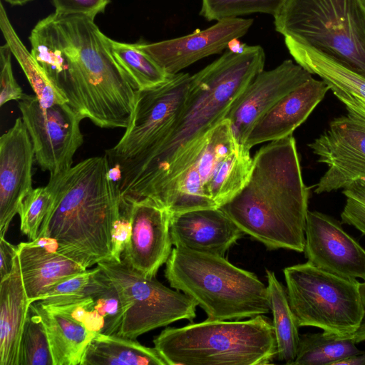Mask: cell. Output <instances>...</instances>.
<instances>
[{
  "instance_id": "6da1fadb",
  "label": "cell",
  "mask_w": 365,
  "mask_h": 365,
  "mask_svg": "<svg viewBox=\"0 0 365 365\" xmlns=\"http://www.w3.org/2000/svg\"><path fill=\"white\" fill-rule=\"evenodd\" d=\"M264 63L263 48L246 45L241 52L227 49L191 76L187 101L168 136L143 155L113 167L121 197L149 198L157 203Z\"/></svg>"
},
{
  "instance_id": "7a4b0ae2",
  "label": "cell",
  "mask_w": 365,
  "mask_h": 365,
  "mask_svg": "<svg viewBox=\"0 0 365 365\" xmlns=\"http://www.w3.org/2000/svg\"><path fill=\"white\" fill-rule=\"evenodd\" d=\"M309 197L292 135L257 151L247 183L220 208L268 250L303 252Z\"/></svg>"
},
{
  "instance_id": "3957f363",
  "label": "cell",
  "mask_w": 365,
  "mask_h": 365,
  "mask_svg": "<svg viewBox=\"0 0 365 365\" xmlns=\"http://www.w3.org/2000/svg\"><path fill=\"white\" fill-rule=\"evenodd\" d=\"M46 185L52 201L38 237L55 240L63 255L86 269L113 260L112 230L121 195L107 155L50 176Z\"/></svg>"
},
{
  "instance_id": "277c9868",
  "label": "cell",
  "mask_w": 365,
  "mask_h": 365,
  "mask_svg": "<svg viewBox=\"0 0 365 365\" xmlns=\"http://www.w3.org/2000/svg\"><path fill=\"white\" fill-rule=\"evenodd\" d=\"M51 16L73 54L71 69L59 86L68 103L100 128H126L137 91L113 56L109 37L88 16Z\"/></svg>"
},
{
  "instance_id": "5b68a950",
  "label": "cell",
  "mask_w": 365,
  "mask_h": 365,
  "mask_svg": "<svg viewBox=\"0 0 365 365\" xmlns=\"http://www.w3.org/2000/svg\"><path fill=\"white\" fill-rule=\"evenodd\" d=\"M165 277L171 287L193 299L209 319L239 320L271 311L267 286L225 256L175 247Z\"/></svg>"
},
{
  "instance_id": "8992f818",
  "label": "cell",
  "mask_w": 365,
  "mask_h": 365,
  "mask_svg": "<svg viewBox=\"0 0 365 365\" xmlns=\"http://www.w3.org/2000/svg\"><path fill=\"white\" fill-rule=\"evenodd\" d=\"M153 344L167 365H265L277 354L274 326L264 315L167 327Z\"/></svg>"
},
{
  "instance_id": "52a82bcc",
  "label": "cell",
  "mask_w": 365,
  "mask_h": 365,
  "mask_svg": "<svg viewBox=\"0 0 365 365\" xmlns=\"http://www.w3.org/2000/svg\"><path fill=\"white\" fill-rule=\"evenodd\" d=\"M250 150L236 138L225 118L207 134L199 152L170 182L158 204L170 215L220 207L247 183L252 170Z\"/></svg>"
},
{
  "instance_id": "ba28073f",
  "label": "cell",
  "mask_w": 365,
  "mask_h": 365,
  "mask_svg": "<svg viewBox=\"0 0 365 365\" xmlns=\"http://www.w3.org/2000/svg\"><path fill=\"white\" fill-rule=\"evenodd\" d=\"M275 30L365 76V10L361 0H286Z\"/></svg>"
},
{
  "instance_id": "9c48e42d",
  "label": "cell",
  "mask_w": 365,
  "mask_h": 365,
  "mask_svg": "<svg viewBox=\"0 0 365 365\" xmlns=\"http://www.w3.org/2000/svg\"><path fill=\"white\" fill-rule=\"evenodd\" d=\"M290 307L300 327L352 335L363 311L356 279L324 271L309 262L283 269Z\"/></svg>"
},
{
  "instance_id": "30bf717a",
  "label": "cell",
  "mask_w": 365,
  "mask_h": 365,
  "mask_svg": "<svg viewBox=\"0 0 365 365\" xmlns=\"http://www.w3.org/2000/svg\"><path fill=\"white\" fill-rule=\"evenodd\" d=\"M119 291L125 309L116 335L133 339L153 329L196 317V302L178 290L171 289L155 277H147L123 262L115 260L97 264Z\"/></svg>"
},
{
  "instance_id": "8fae6325",
  "label": "cell",
  "mask_w": 365,
  "mask_h": 365,
  "mask_svg": "<svg viewBox=\"0 0 365 365\" xmlns=\"http://www.w3.org/2000/svg\"><path fill=\"white\" fill-rule=\"evenodd\" d=\"M191 76L178 73L160 86L138 91L133 114L120 140L106 150L110 166L138 158L161 143L180 115Z\"/></svg>"
},
{
  "instance_id": "7c38bea8",
  "label": "cell",
  "mask_w": 365,
  "mask_h": 365,
  "mask_svg": "<svg viewBox=\"0 0 365 365\" xmlns=\"http://www.w3.org/2000/svg\"><path fill=\"white\" fill-rule=\"evenodd\" d=\"M18 107L40 168L50 176L70 169L83 143L80 126L83 116L68 103L43 106L35 94L24 93Z\"/></svg>"
},
{
  "instance_id": "4fadbf2b",
  "label": "cell",
  "mask_w": 365,
  "mask_h": 365,
  "mask_svg": "<svg viewBox=\"0 0 365 365\" xmlns=\"http://www.w3.org/2000/svg\"><path fill=\"white\" fill-rule=\"evenodd\" d=\"M346 110L308 144L317 161L327 167L314 186L317 194L344 190L365 180V118Z\"/></svg>"
},
{
  "instance_id": "5bb4252c",
  "label": "cell",
  "mask_w": 365,
  "mask_h": 365,
  "mask_svg": "<svg viewBox=\"0 0 365 365\" xmlns=\"http://www.w3.org/2000/svg\"><path fill=\"white\" fill-rule=\"evenodd\" d=\"M303 252L307 262L324 271L365 280V249L328 215L308 211Z\"/></svg>"
},
{
  "instance_id": "9a60e30c",
  "label": "cell",
  "mask_w": 365,
  "mask_h": 365,
  "mask_svg": "<svg viewBox=\"0 0 365 365\" xmlns=\"http://www.w3.org/2000/svg\"><path fill=\"white\" fill-rule=\"evenodd\" d=\"M124 199L129 203L132 232L121 262L145 277H155L173 250L170 214L149 198Z\"/></svg>"
},
{
  "instance_id": "2e32d148",
  "label": "cell",
  "mask_w": 365,
  "mask_h": 365,
  "mask_svg": "<svg viewBox=\"0 0 365 365\" xmlns=\"http://www.w3.org/2000/svg\"><path fill=\"white\" fill-rule=\"evenodd\" d=\"M253 22L252 19H225L206 29H197L181 37L136 45L167 73L175 75L203 58L228 48L232 41L247 33Z\"/></svg>"
},
{
  "instance_id": "e0dca14e",
  "label": "cell",
  "mask_w": 365,
  "mask_h": 365,
  "mask_svg": "<svg viewBox=\"0 0 365 365\" xmlns=\"http://www.w3.org/2000/svg\"><path fill=\"white\" fill-rule=\"evenodd\" d=\"M312 77L311 73L290 59L258 73L225 116L237 140L244 145L256 123L284 96Z\"/></svg>"
},
{
  "instance_id": "ac0fdd59",
  "label": "cell",
  "mask_w": 365,
  "mask_h": 365,
  "mask_svg": "<svg viewBox=\"0 0 365 365\" xmlns=\"http://www.w3.org/2000/svg\"><path fill=\"white\" fill-rule=\"evenodd\" d=\"M33 144L21 118L0 138V238L19 212L24 197L33 190Z\"/></svg>"
},
{
  "instance_id": "d6986e66",
  "label": "cell",
  "mask_w": 365,
  "mask_h": 365,
  "mask_svg": "<svg viewBox=\"0 0 365 365\" xmlns=\"http://www.w3.org/2000/svg\"><path fill=\"white\" fill-rule=\"evenodd\" d=\"M44 307L104 334H118L125 312L118 289L98 265L80 297Z\"/></svg>"
},
{
  "instance_id": "ffe728a7",
  "label": "cell",
  "mask_w": 365,
  "mask_h": 365,
  "mask_svg": "<svg viewBox=\"0 0 365 365\" xmlns=\"http://www.w3.org/2000/svg\"><path fill=\"white\" fill-rule=\"evenodd\" d=\"M173 245L225 256L244 233L220 208H203L170 215Z\"/></svg>"
},
{
  "instance_id": "44dd1931",
  "label": "cell",
  "mask_w": 365,
  "mask_h": 365,
  "mask_svg": "<svg viewBox=\"0 0 365 365\" xmlns=\"http://www.w3.org/2000/svg\"><path fill=\"white\" fill-rule=\"evenodd\" d=\"M329 86L312 77L279 101L253 126L244 145L250 150L265 142L289 135L302 125L323 100Z\"/></svg>"
},
{
  "instance_id": "7402d4cb",
  "label": "cell",
  "mask_w": 365,
  "mask_h": 365,
  "mask_svg": "<svg viewBox=\"0 0 365 365\" xmlns=\"http://www.w3.org/2000/svg\"><path fill=\"white\" fill-rule=\"evenodd\" d=\"M18 245L22 279L30 304L54 284L87 269L62 253L32 241Z\"/></svg>"
},
{
  "instance_id": "603a6c76",
  "label": "cell",
  "mask_w": 365,
  "mask_h": 365,
  "mask_svg": "<svg viewBox=\"0 0 365 365\" xmlns=\"http://www.w3.org/2000/svg\"><path fill=\"white\" fill-rule=\"evenodd\" d=\"M29 305L18 255L11 274L0 282V365H18Z\"/></svg>"
},
{
  "instance_id": "cb8c5ba5",
  "label": "cell",
  "mask_w": 365,
  "mask_h": 365,
  "mask_svg": "<svg viewBox=\"0 0 365 365\" xmlns=\"http://www.w3.org/2000/svg\"><path fill=\"white\" fill-rule=\"evenodd\" d=\"M29 308L44 324L53 365H81L86 350L96 333L36 302L30 304Z\"/></svg>"
},
{
  "instance_id": "d4e9b609",
  "label": "cell",
  "mask_w": 365,
  "mask_h": 365,
  "mask_svg": "<svg viewBox=\"0 0 365 365\" xmlns=\"http://www.w3.org/2000/svg\"><path fill=\"white\" fill-rule=\"evenodd\" d=\"M81 365H167L155 349L137 339L96 333L90 341Z\"/></svg>"
},
{
  "instance_id": "484cf974",
  "label": "cell",
  "mask_w": 365,
  "mask_h": 365,
  "mask_svg": "<svg viewBox=\"0 0 365 365\" xmlns=\"http://www.w3.org/2000/svg\"><path fill=\"white\" fill-rule=\"evenodd\" d=\"M295 62L321 78L331 89L365 99V76L314 48L285 43Z\"/></svg>"
},
{
  "instance_id": "4316f807",
  "label": "cell",
  "mask_w": 365,
  "mask_h": 365,
  "mask_svg": "<svg viewBox=\"0 0 365 365\" xmlns=\"http://www.w3.org/2000/svg\"><path fill=\"white\" fill-rule=\"evenodd\" d=\"M0 29L41 103L48 107L68 103L63 93L51 81L19 37L2 3L0 4Z\"/></svg>"
},
{
  "instance_id": "83f0119b",
  "label": "cell",
  "mask_w": 365,
  "mask_h": 365,
  "mask_svg": "<svg viewBox=\"0 0 365 365\" xmlns=\"http://www.w3.org/2000/svg\"><path fill=\"white\" fill-rule=\"evenodd\" d=\"M266 277L277 343L276 357L278 361L292 365L297 354L299 326L290 307L286 287L274 272L267 269Z\"/></svg>"
},
{
  "instance_id": "f1b7e54d",
  "label": "cell",
  "mask_w": 365,
  "mask_h": 365,
  "mask_svg": "<svg viewBox=\"0 0 365 365\" xmlns=\"http://www.w3.org/2000/svg\"><path fill=\"white\" fill-rule=\"evenodd\" d=\"M352 335H339L323 331L299 335L296 357L292 365H335L361 351Z\"/></svg>"
},
{
  "instance_id": "f546056e",
  "label": "cell",
  "mask_w": 365,
  "mask_h": 365,
  "mask_svg": "<svg viewBox=\"0 0 365 365\" xmlns=\"http://www.w3.org/2000/svg\"><path fill=\"white\" fill-rule=\"evenodd\" d=\"M108 43L115 61L137 91L160 86L173 76L140 49L136 43H122L110 38Z\"/></svg>"
},
{
  "instance_id": "4dcf8cb0",
  "label": "cell",
  "mask_w": 365,
  "mask_h": 365,
  "mask_svg": "<svg viewBox=\"0 0 365 365\" xmlns=\"http://www.w3.org/2000/svg\"><path fill=\"white\" fill-rule=\"evenodd\" d=\"M18 365H53L44 324L30 308L21 336Z\"/></svg>"
},
{
  "instance_id": "1f68e13d",
  "label": "cell",
  "mask_w": 365,
  "mask_h": 365,
  "mask_svg": "<svg viewBox=\"0 0 365 365\" xmlns=\"http://www.w3.org/2000/svg\"><path fill=\"white\" fill-rule=\"evenodd\" d=\"M286 0H201L200 15L206 20L220 21L240 16L263 13L273 17Z\"/></svg>"
},
{
  "instance_id": "d6a6232c",
  "label": "cell",
  "mask_w": 365,
  "mask_h": 365,
  "mask_svg": "<svg viewBox=\"0 0 365 365\" xmlns=\"http://www.w3.org/2000/svg\"><path fill=\"white\" fill-rule=\"evenodd\" d=\"M51 201L52 194L47 185L33 188L23 200L18 212L20 228L31 241L38 237Z\"/></svg>"
},
{
  "instance_id": "836d02e7",
  "label": "cell",
  "mask_w": 365,
  "mask_h": 365,
  "mask_svg": "<svg viewBox=\"0 0 365 365\" xmlns=\"http://www.w3.org/2000/svg\"><path fill=\"white\" fill-rule=\"evenodd\" d=\"M93 271L94 268L87 269L58 282L40 296L36 302L44 307H51L80 297L88 285Z\"/></svg>"
},
{
  "instance_id": "e575fe53",
  "label": "cell",
  "mask_w": 365,
  "mask_h": 365,
  "mask_svg": "<svg viewBox=\"0 0 365 365\" xmlns=\"http://www.w3.org/2000/svg\"><path fill=\"white\" fill-rule=\"evenodd\" d=\"M342 193L346 202L341 213V222L365 235V180L354 183L344 189Z\"/></svg>"
},
{
  "instance_id": "d590c367",
  "label": "cell",
  "mask_w": 365,
  "mask_h": 365,
  "mask_svg": "<svg viewBox=\"0 0 365 365\" xmlns=\"http://www.w3.org/2000/svg\"><path fill=\"white\" fill-rule=\"evenodd\" d=\"M11 55V48L6 43L0 47V106L11 101H18L24 95L13 73Z\"/></svg>"
},
{
  "instance_id": "8d00e7d4",
  "label": "cell",
  "mask_w": 365,
  "mask_h": 365,
  "mask_svg": "<svg viewBox=\"0 0 365 365\" xmlns=\"http://www.w3.org/2000/svg\"><path fill=\"white\" fill-rule=\"evenodd\" d=\"M132 232L128 202L121 197L120 215L112 230L113 260L120 262L121 255L128 245Z\"/></svg>"
},
{
  "instance_id": "74e56055",
  "label": "cell",
  "mask_w": 365,
  "mask_h": 365,
  "mask_svg": "<svg viewBox=\"0 0 365 365\" xmlns=\"http://www.w3.org/2000/svg\"><path fill=\"white\" fill-rule=\"evenodd\" d=\"M55 13L64 15L80 14L93 19L105 11L110 0H51Z\"/></svg>"
},
{
  "instance_id": "f35d334b",
  "label": "cell",
  "mask_w": 365,
  "mask_h": 365,
  "mask_svg": "<svg viewBox=\"0 0 365 365\" xmlns=\"http://www.w3.org/2000/svg\"><path fill=\"white\" fill-rule=\"evenodd\" d=\"M19 253V245H14L0 238V279L8 277L14 268L16 257Z\"/></svg>"
},
{
  "instance_id": "ab89813d",
  "label": "cell",
  "mask_w": 365,
  "mask_h": 365,
  "mask_svg": "<svg viewBox=\"0 0 365 365\" xmlns=\"http://www.w3.org/2000/svg\"><path fill=\"white\" fill-rule=\"evenodd\" d=\"M331 91L344 103L346 110L353 111L365 118V99L336 89H331Z\"/></svg>"
},
{
  "instance_id": "60d3db41",
  "label": "cell",
  "mask_w": 365,
  "mask_h": 365,
  "mask_svg": "<svg viewBox=\"0 0 365 365\" xmlns=\"http://www.w3.org/2000/svg\"><path fill=\"white\" fill-rule=\"evenodd\" d=\"M359 292L363 314L359 325L353 334L356 343L365 340V280L362 282H359Z\"/></svg>"
},
{
  "instance_id": "b9f144b4",
  "label": "cell",
  "mask_w": 365,
  "mask_h": 365,
  "mask_svg": "<svg viewBox=\"0 0 365 365\" xmlns=\"http://www.w3.org/2000/svg\"><path fill=\"white\" fill-rule=\"evenodd\" d=\"M335 365H365V351L348 356L338 361Z\"/></svg>"
},
{
  "instance_id": "7bdbcfd3",
  "label": "cell",
  "mask_w": 365,
  "mask_h": 365,
  "mask_svg": "<svg viewBox=\"0 0 365 365\" xmlns=\"http://www.w3.org/2000/svg\"><path fill=\"white\" fill-rule=\"evenodd\" d=\"M6 2L11 4V5H19V6H21V5H24L32 0H4Z\"/></svg>"
},
{
  "instance_id": "ee69618b",
  "label": "cell",
  "mask_w": 365,
  "mask_h": 365,
  "mask_svg": "<svg viewBox=\"0 0 365 365\" xmlns=\"http://www.w3.org/2000/svg\"><path fill=\"white\" fill-rule=\"evenodd\" d=\"M361 3H362V5L364 6V9L365 10V0H361Z\"/></svg>"
}]
</instances>
